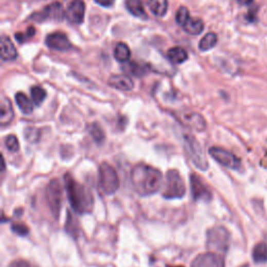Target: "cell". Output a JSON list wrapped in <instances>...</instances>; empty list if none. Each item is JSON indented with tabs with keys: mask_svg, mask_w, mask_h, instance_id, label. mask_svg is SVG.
I'll return each mask as SVG.
<instances>
[{
	"mask_svg": "<svg viewBox=\"0 0 267 267\" xmlns=\"http://www.w3.org/2000/svg\"><path fill=\"white\" fill-rule=\"evenodd\" d=\"M131 180L135 191L141 197L157 193L163 186L162 172L156 167L145 163L136 165L131 172Z\"/></svg>",
	"mask_w": 267,
	"mask_h": 267,
	"instance_id": "1",
	"label": "cell"
},
{
	"mask_svg": "<svg viewBox=\"0 0 267 267\" xmlns=\"http://www.w3.org/2000/svg\"><path fill=\"white\" fill-rule=\"evenodd\" d=\"M65 186L69 203L78 214L90 213L93 209V194L84 185L75 181L71 174H65Z\"/></svg>",
	"mask_w": 267,
	"mask_h": 267,
	"instance_id": "2",
	"label": "cell"
},
{
	"mask_svg": "<svg viewBox=\"0 0 267 267\" xmlns=\"http://www.w3.org/2000/svg\"><path fill=\"white\" fill-rule=\"evenodd\" d=\"M186 193V186L181 173L171 169L166 173L162 186V195L167 200L182 199Z\"/></svg>",
	"mask_w": 267,
	"mask_h": 267,
	"instance_id": "3",
	"label": "cell"
},
{
	"mask_svg": "<svg viewBox=\"0 0 267 267\" xmlns=\"http://www.w3.org/2000/svg\"><path fill=\"white\" fill-rule=\"evenodd\" d=\"M98 185L103 194L115 193L119 188V177L116 169L109 163H102L98 171Z\"/></svg>",
	"mask_w": 267,
	"mask_h": 267,
	"instance_id": "4",
	"label": "cell"
},
{
	"mask_svg": "<svg viewBox=\"0 0 267 267\" xmlns=\"http://www.w3.org/2000/svg\"><path fill=\"white\" fill-rule=\"evenodd\" d=\"M230 244V233L223 226L210 228L207 233V246L212 253L224 254Z\"/></svg>",
	"mask_w": 267,
	"mask_h": 267,
	"instance_id": "5",
	"label": "cell"
},
{
	"mask_svg": "<svg viewBox=\"0 0 267 267\" xmlns=\"http://www.w3.org/2000/svg\"><path fill=\"white\" fill-rule=\"evenodd\" d=\"M184 144H185V149L187 151L188 156L191 159L193 164L201 170H207L209 167L207 158L204 154L203 148L199 141L190 135H185L184 136Z\"/></svg>",
	"mask_w": 267,
	"mask_h": 267,
	"instance_id": "6",
	"label": "cell"
},
{
	"mask_svg": "<svg viewBox=\"0 0 267 267\" xmlns=\"http://www.w3.org/2000/svg\"><path fill=\"white\" fill-rule=\"evenodd\" d=\"M46 201L51 214L56 219H58L63 202V188L57 179L50 181L46 187Z\"/></svg>",
	"mask_w": 267,
	"mask_h": 267,
	"instance_id": "7",
	"label": "cell"
},
{
	"mask_svg": "<svg viewBox=\"0 0 267 267\" xmlns=\"http://www.w3.org/2000/svg\"><path fill=\"white\" fill-rule=\"evenodd\" d=\"M210 156L218 162L220 165L233 170H238L241 167V161L231 151H228L221 147H211L209 150Z\"/></svg>",
	"mask_w": 267,
	"mask_h": 267,
	"instance_id": "8",
	"label": "cell"
},
{
	"mask_svg": "<svg viewBox=\"0 0 267 267\" xmlns=\"http://www.w3.org/2000/svg\"><path fill=\"white\" fill-rule=\"evenodd\" d=\"M66 13L64 12L63 6L60 3H54L47 6L43 11L34 13L30 16V20H34L37 22H43L47 20H55V21H62Z\"/></svg>",
	"mask_w": 267,
	"mask_h": 267,
	"instance_id": "9",
	"label": "cell"
},
{
	"mask_svg": "<svg viewBox=\"0 0 267 267\" xmlns=\"http://www.w3.org/2000/svg\"><path fill=\"white\" fill-rule=\"evenodd\" d=\"M190 184H191V193L194 201L208 202L211 200L212 194L208 186L204 183L203 179L197 173L190 175Z\"/></svg>",
	"mask_w": 267,
	"mask_h": 267,
	"instance_id": "10",
	"label": "cell"
},
{
	"mask_svg": "<svg viewBox=\"0 0 267 267\" xmlns=\"http://www.w3.org/2000/svg\"><path fill=\"white\" fill-rule=\"evenodd\" d=\"M86 5L84 0H72L66 11V18L72 24H82L85 19Z\"/></svg>",
	"mask_w": 267,
	"mask_h": 267,
	"instance_id": "11",
	"label": "cell"
},
{
	"mask_svg": "<svg viewBox=\"0 0 267 267\" xmlns=\"http://www.w3.org/2000/svg\"><path fill=\"white\" fill-rule=\"evenodd\" d=\"M191 267H224L223 256L216 253L199 255L191 264Z\"/></svg>",
	"mask_w": 267,
	"mask_h": 267,
	"instance_id": "12",
	"label": "cell"
},
{
	"mask_svg": "<svg viewBox=\"0 0 267 267\" xmlns=\"http://www.w3.org/2000/svg\"><path fill=\"white\" fill-rule=\"evenodd\" d=\"M46 45L54 50L68 51L72 48V44L68 37L63 32H54L46 37Z\"/></svg>",
	"mask_w": 267,
	"mask_h": 267,
	"instance_id": "13",
	"label": "cell"
},
{
	"mask_svg": "<svg viewBox=\"0 0 267 267\" xmlns=\"http://www.w3.org/2000/svg\"><path fill=\"white\" fill-rule=\"evenodd\" d=\"M180 120L188 128L194 131H204L207 127L205 118L195 112H183L180 114Z\"/></svg>",
	"mask_w": 267,
	"mask_h": 267,
	"instance_id": "14",
	"label": "cell"
},
{
	"mask_svg": "<svg viewBox=\"0 0 267 267\" xmlns=\"http://www.w3.org/2000/svg\"><path fill=\"white\" fill-rule=\"evenodd\" d=\"M108 84L120 91H131L135 87L133 80L128 75H113L109 79Z\"/></svg>",
	"mask_w": 267,
	"mask_h": 267,
	"instance_id": "15",
	"label": "cell"
},
{
	"mask_svg": "<svg viewBox=\"0 0 267 267\" xmlns=\"http://www.w3.org/2000/svg\"><path fill=\"white\" fill-rule=\"evenodd\" d=\"M18 57L17 49L8 35L2 37V59L5 62L15 61Z\"/></svg>",
	"mask_w": 267,
	"mask_h": 267,
	"instance_id": "16",
	"label": "cell"
},
{
	"mask_svg": "<svg viewBox=\"0 0 267 267\" xmlns=\"http://www.w3.org/2000/svg\"><path fill=\"white\" fill-rule=\"evenodd\" d=\"M14 109L12 105V102L9 98L3 97L2 100V115H0V123L2 127L9 126L13 119H14Z\"/></svg>",
	"mask_w": 267,
	"mask_h": 267,
	"instance_id": "17",
	"label": "cell"
},
{
	"mask_svg": "<svg viewBox=\"0 0 267 267\" xmlns=\"http://www.w3.org/2000/svg\"><path fill=\"white\" fill-rule=\"evenodd\" d=\"M182 27L187 33L198 35L202 33L203 30L205 29V23L200 18H189Z\"/></svg>",
	"mask_w": 267,
	"mask_h": 267,
	"instance_id": "18",
	"label": "cell"
},
{
	"mask_svg": "<svg viewBox=\"0 0 267 267\" xmlns=\"http://www.w3.org/2000/svg\"><path fill=\"white\" fill-rule=\"evenodd\" d=\"M126 7L133 16L140 19H147V13L144 9L142 0H127Z\"/></svg>",
	"mask_w": 267,
	"mask_h": 267,
	"instance_id": "19",
	"label": "cell"
},
{
	"mask_svg": "<svg viewBox=\"0 0 267 267\" xmlns=\"http://www.w3.org/2000/svg\"><path fill=\"white\" fill-rule=\"evenodd\" d=\"M65 230L74 239L78 237L79 234H80V222H79L78 218H76L70 211L67 214Z\"/></svg>",
	"mask_w": 267,
	"mask_h": 267,
	"instance_id": "20",
	"label": "cell"
},
{
	"mask_svg": "<svg viewBox=\"0 0 267 267\" xmlns=\"http://www.w3.org/2000/svg\"><path fill=\"white\" fill-rule=\"evenodd\" d=\"M148 6L151 13L158 16L164 17L168 11V0H148Z\"/></svg>",
	"mask_w": 267,
	"mask_h": 267,
	"instance_id": "21",
	"label": "cell"
},
{
	"mask_svg": "<svg viewBox=\"0 0 267 267\" xmlns=\"http://www.w3.org/2000/svg\"><path fill=\"white\" fill-rule=\"evenodd\" d=\"M167 57L169 61H171L174 64H182L188 60V52L185 48L181 46L172 47L168 50Z\"/></svg>",
	"mask_w": 267,
	"mask_h": 267,
	"instance_id": "22",
	"label": "cell"
},
{
	"mask_svg": "<svg viewBox=\"0 0 267 267\" xmlns=\"http://www.w3.org/2000/svg\"><path fill=\"white\" fill-rule=\"evenodd\" d=\"M15 99H16L18 108L20 109V111L23 114H26V115H29V114H31V112L33 110V105H32L33 101H31L24 93L18 92L15 96Z\"/></svg>",
	"mask_w": 267,
	"mask_h": 267,
	"instance_id": "23",
	"label": "cell"
},
{
	"mask_svg": "<svg viewBox=\"0 0 267 267\" xmlns=\"http://www.w3.org/2000/svg\"><path fill=\"white\" fill-rule=\"evenodd\" d=\"M252 257L255 263L262 264L267 262V244L264 242H260L255 245Z\"/></svg>",
	"mask_w": 267,
	"mask_h": 267,
	"instance_id": "24",
	"label": "cell"
},
{
	"mask_svg": "<svg viewBox=\"0 0 267 267\" xmlns=\"http://www.w3.org/2000/svg\"><path fill=\"white\" fill-rule=\"evenodd\" d=\"M114 57H115L116 61L120 63H126L131 58V49L126 43H118L114 49Z\"/></svg>",
	"mask_w": 267,
	"mask_h": 267,
	"instance_id": "25",
	"label": "cell"
},
{
	"mask_svg": "<svg viewBox=\"0 0 267 267\" xmlns=\"http://www.w3.org/2000/svg\"><path fill=\"white\" fill-rule=\"evenodd\" d=\"M218 41V37L215 32H208L199 44V48L202 51H208L216 46Z\"/></svg>",
	"mask_w": 267,
	"mask_h": 267,
	"instance_id": "26",
	"label": "cell"
},
{
	"mask_svg": "<svg viewBox=\"0 0 267 267\" xmlns=\"http://www.w3.org/2000/svg\"><path fill=\"white\" fill-rule=\"evenodd\" d=\"M148 69L149 68L146 65H144L142 63H138V62H130L127 65V67L124 68V70H127V72L129 74L138 76V78L145 75L148 72Z\"/></svg>",
	"mask_w": 267,
	"mask_h": 267,
	"instance_id": "27",
	"label": "cell"
},
{
	"mask_svg": "<svg viewBox=\"0 0 267 267\" xmlns=\"http://www.w3.org/2000/svg\"><path fill=\"white\" fill-rule=\"evenodd\" d=\"M30 94H31V99L35 105H40L47 96L46 91L40 86L32 87L30 89Z\"/></svg>",
	"mask_w": 267,
	"mask_h": 267,
	"instance_id": "28",
	"label": "cell"
},
{
	"mask_svg": "<svg viewBox=\"0 0 267 267\" xmlns=\"http://www.w3.org/2000/svg\"><path fill=\"white\" fill-rule=\"evenodd\" d=\"M90 134L93 137L94 141L97 143H101L104 140V133L97 123H93L90 127Z\"/></svg>",
	"mask_w": 267,
	"mask_h": 267,
	"instance_id": "29",
	"label": "cell"
},
{
	"mask_svg": "<svg viewBox=\"0 0 267 267\" xmlns=\"http://www.w3.org/2000/svg\"><path fill=\"white\" fill-rule=\"evenodd\" d=\"M190 18V14H189V11L186 7H181L177 12H176V15H175V21L179 25L183 26L187 20Z\"/></svg>",
	"mask_w": 267,
	"mask_h": 267,
	"instance_id": "30",
	"label": "cell"
},
{
	"mask_svg": "<svg viewBox=\"0 0 267 267\" xmlns=\"http://www.w3.org/2000/svg\"><path fill=\"white\" fill-rule=\"evenodd\" d=\"M34 33H35V28L33 26H30L27 28L26 32H17L15 37L19 41V43H24L29 39H31V38L34 35Z\"/></svg>",
	"mask_w": 267,
	"mask_h": 267,
	"instance_id": "31",
	"label": "cell"
},
{
	"mask_svg": "<svg viewBox=\"0 0 267 267\" xmlns=\"http://www.w3.org/2000/svg\"><path fill=\"white\" fill-rule=\"evenodd\" d=\"M5 144H6V147L8 148V150H10L12 152H16L19 150V141H18L17 137L14 135L7 136V138L5 140Z\"/></svg>",
	"mask_w": 267,
	"mask_h": 267,
	"instance_id": "32",
	"label": "cell"
},
{
	"mask_svg": "<svg viewBox=\"0 0 267 267\" xmlns=\"http://www.w3.org/2000/svg\"><path fill=\"white\" fill-rule=\"evenodd\" d=\"M12 230L14 233H16L19 236H26L29 233V228L27 227V225H25L24 223H20V222L14 223L12 225Z\"/></svg>",
	"mask_w": 267,
	"mask_h": 267,
	"instance_id": "33",
	"label": "cell"
},
{
	"mask_svg": "<svg viewBox=\"0 0 267 267\" xmlns=\"http://www.w3.org/2000/svg\"><path fill=\"white\" fill-rule=\"evenodd\" d=\"M259 11V7L258 6H253L251 7V9L248 10V13L246 14V20L248 22H256L257 21V14Z\"/></svg>",
	"mask_w": 267,
	"mask_h": 267,
	"instance_id": "34",
	"label": "cell"
},
{
	"mask_svg": "<svg viewBox=\"0 0 267 267\" xmlns=\"http://www.w3.org/2000/svg\"><path fill=\"white\" fill-rule=\"evenodd\" d=\"M10 267H35L33 264L29 263L28 261H25V260H17V261H14Z\"/></svg>",
	"mask_w": 267,
	"mask_h": 267,
	"instance_id": "35",
	"label": "cell"
},
{
	"mask_svg": "<svg viewBox=\"0 0 267 267\" xmlns=\"http://www.w3.org/2000/svg\"><path fill=\"white\" fill-rule=\"evenodd\" d=\"M94 2L101 6V7H104V8H110L114 5V3H115V0H94Z\"/></svg>",
	"mask_w": 267,
	"mask_h": 267,
	"instance_id": "36",
	"label": "cell"
},
{
	"mask_svg": "<svg viewBox=\"0 0 267 267\" xmlns=\"http://www.w3.org/2000/svg\"><path fill=\"white\" fill-rule=\"evenodd\" d=\"M253 2H254V0H237V3H238L240 6H248V5H251Z\"/></svg>",
	"mask_w": 267,
	"mask_h": 267,
	"instance_id": "37",
	"label": "cell"
},
{
	"mask_svg": "<svg viewBox=\"0 0 267 267\" xmlns=\"http://www.w3.org/2000/svg\"><path fill=\"white\" fill-rule=\"evenodd\" d=\"M168 267H171V266H168ZM173 267H175V266H173Z\"/></svg>",
	"mask_w": 267,
	"mask_h": 267,
	"instance_id": "38",
	"label": "cell"
}]
</instances>
